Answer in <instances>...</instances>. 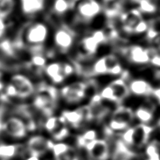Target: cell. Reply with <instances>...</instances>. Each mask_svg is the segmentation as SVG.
<instances>
[{"label": "cell", "mask_w": 160, "mask_h": 160, "mask_svg": "<svg viewBox=\"0 0 160 160\" xmlns=\"http://www.w3.org/2000/svg\"><path fill=\"white\" fill-rule=\"evenodd\" d=\"M58 93L56 87L44 83L39 86L33 105L47 118L53 116L58 102Z\"/></svg>", "instance_id": "cell-1"}, {"label": "cell", "mask_w": 160, "mask_h": 160, "mask_svg": "<svg viewBox=\"0 0 160 160\" xmlns=\"http://www.w3.org/2000/svg\"><path fill=\"white\" fill-rule=\"evenodd\" d=\"M152 131V127L141 123L126 129L122 135V141L127 146L141 149L148 144Z\"/></svg>", "instance_id": "cell-2"}, {"label": "cell", "mask_w": 160, "mask_h": 160, "mask_svg": "<svg viewBox=\"0 0 160 160\" xmlns=\"http://www.w3.org/2000/svg\"><path fill=\"white\" fill-rule=\"evenodd\" d=\"M49 33L47 25L44 22L35 21L28 24L21 35V38L28 47L44 46Z\"/></svg>", "instance_id": "cell-3"}, {"label": "cell", "mask_w": 160, "mask_h": 160, "mask_svg": "<svg viewBox=\"0 0 160 160\" xmlns=\"http://www.w3.org/2000/svg\"><path fill=\"white\" fill-rule=\"evenodd\" d=\"M120 21L123 30L128 34L140 35L146 32L148 29V22L145 21L142 13L137 8L122 13Z\"/></svg>", "instance_id": "cell-4"}, {"label": "cell", "mask_w": 160, "mask_h": 160, "mask_svg": "<svg viewBox=\"0 0 160 160\" xmlns=\"http://www.w3.org/2000/svg\"><path fill=\"white\" fill-rule=\"evenodd\" d=\"M130 91L128 84L122 78L117 79L102 88L99 94L105 101L120 104L129 96Z\"/></svg>", "instance_id": "cell-5"}, {"label": "cell", "mask_w": 160, "mask_h": 160, "mask_svg": "<svg viewBox=\"0 0 160 160\" xmlns=\"http://www.w3.org/2000/svg\"><path fill=\"white\" fill-rule=\"evenodd\" d=\"M123 72L119 58L114 54H108L100 58L91 67V73L93 75H119Z\"/></svg>", "instance_id": "cell-6"}, {"label": "cell", "mask_w": 160, "mask_h": 160, "mask_svg": "<svg viewBox=\"0 0 160 160\" xmlns=\"http://www.w3.org/2000/svg\"><path fill=\"white\" fill-rule=\"evenodd\" d=\"M108 40L105 30H96L89 35L84 36L80 40L78 49L79 54L84 57L93 56L100 46Z\"/></svg>", "instance_id": "cell-7"}, {"label": "cell", "mask_w": 160, "mask_h": 160, "mask_svg": "<svg viewBox=\"0 0 160 160\" xmlns=\"http://www.w3.org/2000/svg\"><path fill=\"white\" fill-rule=\"evenodd\" d=\"M135 116L133 110L124 105H119L113 111L108 124V129L112 131H123L130 127Z\"/></svg>", "instance_id": "cell-8"}, {"label": "cell", "mask_w": 160, "mask_h": 160, "mask_svg": "<svg viewBox=\"0 0 160 160\" xmlns=\"http://www.w3.org/2000/svg\"><path fill=\"white\" fill-rule=\"evenodd\" d=\"M72 9L79 21L87 22L98 16L102 7L97 0H72Z\"/></svg>", "instance_id": "cell-9"}, {"label": "cell", "mask_w": 160, "mask_h": 160, "mask_svg": "<svg viewBox=\"0 0 160 160\" xmlns=\"http://www.w3.org/2000/svg\"><path fill=\"white\" fill-rule=\"evenodd\" d=\"M75 72L72 64L68 62L54 61L47 63L44 72L53 84H61Z\"/></svg>", "instance_id": "cell-10"}, {"label": "cell", "mask_w": 160, "mask_h": 160, "mask_svg": "<svg viewBox=\"0 0 160 160\" xmlns=\"http://www.w3.org/2000/svg\"><path fill=\"white\" fill-rule=\"evenodd\" d=\"M88 93V83L76 82L65 86L61 94L68 103H78L85 98Z\"/></svg>", "instance_id": "cell-11"}, {"label": "cell", "mask_w": 160, "mask_h": 160, "mask_svg": "<svg viewBox=\"0 0 160 160\" xmlns=\"http://www.w3.org/2000/svg\"><path fill=\"white\" fill-rule=\"evenodd\" d=\"M75 39V32L70 28L64 25L57 28L53 35L56 48L61 53H67L72 48Z\"/></svg>", "instance_id": "cell-12"}, {"label": "cell", "mask_w": 160, "mask_h": 160, "mask_svg": "<svg viewBox=\"0 0 160 160\" xmlns=\"http://www.w3.org/2000/svg\"><path fill=\"white\" fill-rule=\"evenodd\" d=\"M61 115L65 119L68 125L75 128L80 127L85 122L93 120L92 114L88 105H84L76 110H65L62 112Z\"/></svg>", "instance_id": "cell-13"}, {"label": "cell", "mask_w": 160, "mask_h": 160, "mask_svg": "<svg viewBox=\"0 0 160 160\" xmlns=\"http://www.w3.org/2000/svg\"><path fill=\"white\" fill-rule=\"evenodd\" d=\"M44 127L52 136L53 138L58 142L69 136L70 131L68 125L62 115L48 117L45 122Z\"/></svg>", "instance_id": "cell-14"}, {"label": "cell", "mask_w": 160, "mask_h": 160, "mask_svg": "<svg viewBox=\"0 0 160 160\" xmlns=\"http://www.w3.org/2000/svg\"><path fill=\"white\" fill-rule=\"evenodd\" d=\"M122 53L128 62L133 64L142 65L149 63L148 48L136 44L127 46L122 48Z\"/></svg>", "instance_id": "cell-15"}, {"label": "cell", "mask_w": 160, "mask_h": 160, "mask_svg": "<svg viewBox=\"0 0 160 160\" xmlns=\"http://www.w3.org/2000/svg\"><path fill=\"white\" fill-rule=\"evenodd\" d=\"M91 160H108L110 156L109 145L105 140L96 138L84 147Z\"/></svg>", "instance_id": "cell-16"}, {"label": "cell", "mask_w": 160, "mask_h": 160, "mask_svg": "<svg viewBox=\"0 0 160 160\" xmlns=\"http://www.w3.org/2000/svg\"><path fill=\"white\" fill-rule=\"evenodd\" d=\"M10 82L16 87L18 93L17 97L25 99L35 92V86L31 79L24 74L16 73L11 77Z\"/></svg>", "instance_id": "cell-17"}, {"label": "cell", "mask_w": 160, "mask_h": 160, "mask_svg": "<svg viewBox=\"0 0 160 160\" xmlns=\"http://www.w3.org/2000/svg\"><path fill=\"white\" fill-rule=\"evenodd\" d=\"M53 144V142L51 140L45 138L43 136L36 135L31 137L27 145L30 156L40 158L48 150H51Z\"/></svg>", "instance_id": "cell-18"}, {"label": "cell", "mask_w": 160, "mask_h": 160, "mask_svg": "<svg viewBox=\"0 0 160 160\" xmlns=\"http://www.w3.org/2000/svg\"><path fill=\"white\" fill-rule=\"evenodd\" d=\"M8 136L14 138H23L26 136L28 129L25 123L21 119L11 117L3 123V129Z\"/></svg>", "instance_id": "cell-19"}, {"label": "cell", "mask_w": 160, "mask_h": 160, "mask_svg": "<svg viewBox=\"0 0 160 160\" xmlns=\"http://www.w3.org/2000/svg\"><path fill=\"white\" fill-rule=\"evenodd\" d=\"M51 150L55 160H79L75 148L64 142H58L54 143Z\"/></svg>", "instance_id": "cell-20"}, {"label": "cell", "mask_w": 160, "mask_h": 160, "mask_svg": "<svg viewBox=\"0 0 160 160\" xmlns=\"http://www.w3.org/2000/svg\"><path fill=\"white\" fill-rule=\"evenodd\" d=\"M21 12L24 16L33 17L44 10L46 0H18Z\"/></svg>", "instance_id": "cell-21"}, {"label": "cell", "mask_w": 160, "mask_h": 160, "mask_svg": "<svg viewBox=\"0 0 160 160\" xmlns=\"http://www.w3.org/2000/svg\"><path fill=\"white\" fill-rule=\"evenodd\" d=\"M130 93L138 96H149L152 95L154 88L149 82L142 79H136L128 84Z\"/></svg>", "instance_id": "cell-22"}, {"label": "cell", "mask_w": 160, "mask_h": 160, "mask_svg": "<svg viewBox=\"0 0 160 160\" xmlns=\"http://www.w3.org/2000/svg\"><path fill=\"white\" fill-rule=\"evenodd\" d=\"M47 64V54L44 51L30 53V58L28 65L29 68L35 71L37 73L44 72V70Z\"/></svg>", "instance_id": "cell-23"}, {"label": "cell", "mask_w": 160, "mask_h": 160, "mask_svg": "<svg viewBox=\"0 0 160 160\" xmlns=\"http://www.w3.org/2000/svg\"><path fill=\"white\" fill-rule=\"evenodd\" d=\"M135 156L132 151H130L128 146L122 140L117 142L115 149L112 154L113 160H129Z\"/></svg>", "instance_id": "cell-24"}, {"label": "cell", "mask_w": 160, "mask_h": 160, "mask_svg": "<svg viewBox=\"0 0 160 160\" xmlns=\"http://www.w3.org/2000/svg\"><path fill=\"white\" fill-rule=\"evenodd\" d=\"M134 116L142 124H148L154 118V110L149 105H141L134 112Z\"/></svg>", "instance_id": "cell-25"}, {"label": "cell", "mask_w": 160, "mask_h": 160, "mask_svg": "<svg viewBox=\"0 0 160 160\" xmlns=\"http://www.w3.org/2000/svg\"><path fill=\"white\" fill-rule=\"evenodd\" d=\"M72 0H53L51 9L55 16H61L72 9Z\"/></svg>", "instance_id": "cell-26"}, {"label": "cell", "mask_w": 160, "mask_h": 160, "mask_svg": "<svg viewBox=\"0 0 160 160\" xmlns=\"http://www.w3.org/2000/svg\"><path fill=\"white\" fill-rule=\"evenodd\" d=\"M0 53L8 58H16L18 50L16 49L12 39L3 38L0 40Z\"/></svg>", "instance_id": "cell-27"}, {"label": "cell", "mask_w": 160, "mask_h": 160, "mask_svg": "<svg viewBox=\"0 0 160 160\" xmlns=\"http://www.w3.org/2000/svg\"><path fill=\"white\" fill-rule=\"evenodd\" d=\"M16 7V0H0V18L7 19L13 13Z\"/></svg>", "instance_id": "cell-28"}, {"label": "cell", "mask_w": 160, "mask_h": 160, "mask_svg": "<svg viewBox=\"0 0 160 160\" xmlns=\"http://www.w3.org/2000/svg\"><path fill=\"white\" fill-rule=\"evenodd\" d=\"M138 9L141 13L145 14H153L158 10V0H140Z\"/></svg>", "instance_id": "cell-29"}, {"label": "cell", "mask_w": 160, "mask_h": 160, "mask_svg": "<svg viewBox=\"0 0 160 160\" xmlns=\"http://www.w3.org/2000/svg\"><path fill=\"white\" fill-rule=\"evenodd\" d=\"M97 138V133L95 130L91 129L88 130L84 132L82 135H80L77 141H78V145L79 147L84 148L88 143L90 142L93 141V140Z\"/></svg>", "instance_id": "cell-30"}, {"label": "cell", "mask_w": 160, "mask_h": 160, "mask_svg": "<svg viewBox=\"0 0 160 160\" xmlns=\"http://www.w3.org/2000/svg\"><path fill=\"white\" fill-rule=\"evenodd\" d=\"M18 148L15 145H0V158L8 159L16 155Z\"/></svg>", "instance_id": "cell-31"}, {"label": "cell", "mask_w": 160, "mask_h": 160, "mask_svg": "<svg viewBox=\"0 0 160 160\" xmlns=\"http://www.w3.org/2000/svg\"><path fill=\"white\" fill-rule=\"evenodd\" d=\"M149 63L152 66L160 68V48L152 47L148 48Z\"/></svg>", "instance_id": "cell-32"}, {"label": "cell", "mask_w": 160, "mask_h": 160, "mask_svg": "<svg viewBox=\"0 0 160 160\" xmlns=\"http://www.w3.org/2000/svg\"><path fill=\"white\" fill-rule=\"evenodd\" d=\"M4 90L5 95L7 96L8 98V97H10V98H13V97H17V96H18V93H17L16 87H14L11 82L8 83L7 86H5Z\"/></svg>", "instance_id": "cell-33"}, {"label": "cell", "mask_w": 160, "mask_h": 160, "mask_svg": "<svg viewBox=\"0 0 160 160\" xmlns=\"http://www.w3.org/2000/svg\"><path fill=\"white\" fill-rule=\"evenodd\" d=\"M7 30V25L6 20L0 18V40L4 38Z\"/></svg>", "instance_id": "cell-34"}, {"label": "cell", "mask_w": 160, "mask_h": 160, "mask_svg": "<svg viewBox=\"0 0 160 160\" xmlns=\"http://www.w3.org/2000/svg\"><path fill=\"white\" fill-rule=\"evenodd\" d=\"M152 95L158 99V101L160 103V87L158 88H154Z\"/></svg>", "instance_id": "cell-35"}, {"label": "cell", "mask_w": 160, "mask_h": 160, "mask_svg": "<svg viewBox=\"0 0 160 160\" xmlns=\"http://www.w3.org/2000/svg\"><path fill=\"white\" fill-rule=\"evenodd\" d=\"M5 84L3 82V73L2 70H0V91H2L3 89H4Z\"/></svg>", "instance_id": "cell-36"}, {"label": "cell", "mask_w": 160, "mask_h": 160, "mask_svg": "<svg viewBox=\"0 0 160 160\" xmlns=\"http://www.w3.org/2000/svg\"><path fill=\"white\" fill-rule=\"evenodd\" d=\"M140 0H124V2L126 3H127L128 4H131V5H138L139 3Z\"/></svg>", "instance_id": "cell-37"}, {"label": "cell", "mask_w": 160, "mask_h": 160, "mask_svg": "<svg viewBox=\"0 0 160 160\" xmlns=\"http://www.w3.org/2000/svg\"><path fill=\"white\" fill-rule=\"evenodd\" d=\"M147 160H160V156H153L148 157Z\"/></svg>", "instance_id": "cell-38"}, {"label": "cell", "mask_w": 160, "mask_h": 160, "mask_svg": "<svg viewBox=\"0 0 160 160\" xmlns=\"http://www.w3.org/2000/svg\"><path fill=\"white\" fill-rule=\"evenodd\" d=\"M3 123L2 122V110H0V132L3 129Z\"/></svg>", "instance_id": "cell-39"}, {"label": "cell", "mask_w": 160, "mask_h": 160, "mask_svg": "<svg viewBox=\"0 0 160 160\" xmlns=\"http://www.w3.org/2000/svg\"><path fill=\"white\" fill-rule=\"evenodd\" d=\"M26 160H40V159H39V158H38V157L30 156V158H28Z\"/></svg>", "instance_id": "cell-40"}, {"label": "cell", "mask_w": 160, "mask_h": 160, "mask_svg": "<svg viewBox=\"0 0 160 160\" xmlns=\"http://www.w3.org/2000/svg\"><path fill=\"white\" fill-rule=\"evenodd\" d=\"M158 128H159V130H160V118L159 119L158 122Z\"/></svg>", "instance_id": "cell-41"}, {"label": "cell", "mask_w": 160, "mask_h": 160, "mask_svg": "<svg viewBox=\"0 0 160 160\" xmlns=\"http://www.w3.org/2000/svg\"><path fill=\"white\" fill-rule=\"evenodd\" d=\"M2 67H3V64H2V61H0V70L2 69Z\"/></svg>", "instance_id": "cell-42"}]
</instances>
